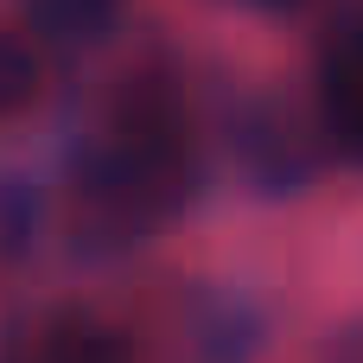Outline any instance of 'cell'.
I'll return each mask as SVG.
<instances>
[{
    "label": "cell",
    "mask_w": 363,
    "mask_h": 363,
    "mask_svg": "<svg viewBox=\"0 0 363 363\" xmlns=\"http://www.w3.org/2000/svg\"><path fill=\"white\" fill-rule=\"evenodd\" d=\"M191 179H198V153H191L179 83L166 70H134L108 96L102 121L89 128L70 166V191H64L70 236L89 249H128L179 217Z\"/></svg>",
    "instance_id": "obj_1"
},
{
    "label": "cell",
    "mask_w": 363,
    "mask_h": 363,
    "mask_svg": "<svg viewBox=\"0 0 363 363\" xmlns=\"http://www.w3.org/2000/svg\"><path fill=\"white\" fill-rule=\"evenodd\" d=\"M6 363H128V345L83 313H45L13 332Z\"/></svg>",
    "instance_id": "obj_2"
},
{
    "label": "cell",
    "mask_w": 363,
    "mask_h": 363,
    "mask_svg": "<svg viewBox=\"0 0 363 363\" xmlns=\"http://www.w3.org/2000/svg\"><path fill=\"white\" fill-rule=\"evenodd\" d=\"M319 115H325L332 140L351 160H363V19L345 26L319 57Z\"/></svg>",
    "instance_id": "obj_3"
},
{
    "label": "cell",
    "mask_w": 363,
    "mask_h": 363,
    "mask_svg": "<svg viewBox=\"0 0 363 363\" xmlns=\"http://www.w3.org/2000/svg\"><path fill=\"white\" fill-rule=\"evenodd\" d=\"M45 83H51V57H45V45L26 38V32H0V121L38 108Z\"/></svg>",
    "instance_id": "obj_4"
},
{
    "label": "cell",
    "mask_w": 363,
    "mask_h": 363,
    "mask_svg": "<svg viewBox=\"0 0 363 363\" xmlns=\"http://www.w3.org/2000/svg\"><path fill=\"white\" fill-rule=\"evenodd\" d=\"M268 6H294V0H268Z\"/></svg>",
    "instance_id": "obj_5"
}]
</instances>
